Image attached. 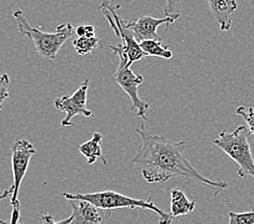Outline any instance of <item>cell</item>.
I'll return each instance as SVG.
<instances>
[{
  "mask_svg": "<svg viewBox=\"0 0 254 224\" xmlns=\"http://www.w3.org/2000/svg\"><path fill=\"white\" fill-rule=\"evenodd\" d=\"M135 132L141 138V144L131 162L140 167L146 182L159 183L175 177H184L210 186L214 190V196L228 187L225 181L210 180L198 173L184 155L186 141H172L163 136L150 134L144 124Z\"/></svg>",
  "mask_w": 254,
  "mask_h": 224,
  "instance_id": "6da1fadb",
  "label": "cell"
},
{
  "mask_svg": "<svg viewBox=\"0 0 254 224\" xmlns=\"http://www.w3.org/2000/svg\"><path fill=\"white\" fill-rule=\"evenodd\" d=\"M12 16L16 22L19 33L34 42L36 52L45 59H56L65 42L75 35V29L70 23L59 25L54 33H47L40 27L32 26L20 9H16Z\"/></svg>",
  "mask_w": 254,
  "mask_h": 224,
  "instance_id": "7a4b0ae2",
  "label": "cell"
},
{
  "mask_svg": "<svg viewBox=\"0 0 254 224\" xmlns=\"http://www.w3.org/2000/svg\"><path fill=\"white\" fill-rule=\"evenodd\" d=\"M247 132L248 127L240 125L233 132H221L217 138L212 140L214 146L222 150L238 165L237 174L243 179L249 176L254 178V157L248 139L250 133Z\"/></svg>",
  "mask_w": 254,
  "mask_h": 224,
  "instance_id": "3957f363",
  "label": "cell"
},
{
  "mask_svg": "<svg viewBox=\"0 0 254 224\" xmlns=\"http://www.w3.org/2000/svg\"><path fill=\"white\" fill-rule=\"evenodd\" d=\"M63 196L65 199H83V201H88L95 205L96 207L105 210H114V209H120V208H130V209H147L152 210L154 213L159 216V223L169 224L171 223L173 218L170 214H167L165 211L161 210L159 207L154 204L152 198H148L146 201L144 199H137L130 196H127L124 194H120L112 190L102 191V192H94V193H86V194H80V193H63Z\"/></svg>",
  "mask_w": 254,
  "mask_h": 224,
  "instance_id": "277c9868",
  "label": "cell"
},
{
  "mask_svg": "<svg viewBox=\"0 0 254 224\" xmlns=\"http://www.w3.org/2000/svg\"><path fill=\"white\" fill-rule=\"evenodd\" d=\"M36 153V149L32 142L26 139H20L16 140L11 148V166L12 176H13V184H12V195L10 197L12 211L9 223L16 224L22 223L21 221V203L19 199L20 187L25 177L27 169L29 166L32 156Z\"/></svg>",
  "mask_w": 254,
  "mask_h": 224,
  "instance_id": "5b68a950",
  "label": "cell"
},
{
  "mask_svg": "<svg viewBox=\"0 0 254 224\" xmlns=\"http://www.w3.org/2000/svg\"><path fill=\"white\" fill-rule=\"evenodd\" d=\"M110 49L119 57L118 67L114 74V81L129 96L131 110H136V116L138 118H141L143 121H147L146 113L149 109V104L142 100L138 96V87L144 82L143 76L136 75L132 71L128 57L120 51L118 46L111 45Z\"/></svg>",
  "mask_w": 254,
  "mask_h": 224,
  "instance_id": "8992f818",
  "label": "cell"
},
{
  "mask_svg": "<svg viewBox=\"0 0 254 224\" xmlns=\"http://www.w3.org/2000/svg\"><path fill=\"white\" fill-rule=\"evenodd\" d=\"M119 8L120 5L114 8L107 1H103L100 4L99 10L107 19L115 35L122 39V45H119L118 47L128 57L129 65L132 66L134 63L140 62L141 59L147 56L141 49L140 42L134 37V34L129 28H127L126 23L123 21V19H120V16L117 13V10Z\"/></svg>",
  "mask_w": 254,
  "mask_h": 224,
  "instance_id": "52a82bcc",
  "label": "cell"
},
{
  "mask_svg": "<svg viewBox=\"0 0 254 224\" xmlns=\"http://www.w3.org/2000/svg\"><path fill=\"white\" fill-rule=\"evenodd\" d=\"M89 83L90 80L86 79L70 96L64 95L62 97L54 99V108L66 113V117L61 121V125L63 127L74 126L71 123V119L76 116H82L84 118H90L92 116V111L87 108Z\"/></svg>",
  "mask_w": 254,
  "mask_h": 224,
  "instance_id": "ba28073f",
  "label": "cell"
},
{
  "mask_svg": "<svg viewBox=\"0 0 254 224\" xmlns=\"http://www.w3.org/2000/svg\"><path fill=\"white\" fill-rule=\"evenodd\" d=\"M72 214L65 220L57 221L56 224H100L111 217V210L96 207L95 205L83 199H68Z\"/></svg>",
  "mask_w": 254,
  "mask_h": 224,
  "instance_id": "9c48e42d",
  "label": "cell"
},
{
  "mask_svg": "<svg viewBox=\"0 0 254 224\" xmlns=\"http://www.w3.org/2000/svg\"><path fill=\"white\" fill-rule=\"evenodd\" d=\"M177 19L171 16H165L162 19H157L153 16H140L136 20L126 23L127 28H129L134 34V37L138 42L149 39H160L157 29L161 25H167L166 32H168L169 25L173 24Z\"/></svg>",
  "mask_w": 254,
  "mask_h": 224,
  "instance_id": "30bf717a",
  "label": "cell"
},
{
  "mask_svg": "<svg viewBox=\"0 0 254 224\" xmlns=\"http://www.w3.org/2000/svg\"><path fill=\"white\" fill-rule=\"evenodd\" d=\"M221 32L232 28V16L238 8L237 0H205Z\"/></svg>",
  "mask_w": 254,
  "mask_h": 224,
  "instance_id": "8fae6325",
  "label": "cell"
},
{
  "mask_svg": "<svg viewBox=\"0 0 254 224\" xmlns=\"http://www.w3.org/2000/svg\"><path fill=\"white\" fill-rule=\"evenodd\" d=\"M102 141L103 136L100 133H93V135L89 141L84 142L78 147V151L86 157L89 165L95 164V162L98 160H101L103 162V164L107 165L105 156L103 155Z\"/></svg>",
  "mask_w": 254,
  "mask_h": 224,
  "instance_id": "7c38bea8",
  "label": "cell"
},
{
  "mask_svg": "<svg viewBox=\"0 0 254 224\" xmlns=\"http://www.w3.org/2000/svg\"><path fill=\"white\" fill-rule=\"evenodd\" d=\"M171 203H170V215L172 218H178L190 215L196 208V202L190 201L185 193L181 189H172L170 192Z\"/></svg>",
  "mask_w": 254,
  "mask_h": 224,
  "instance_id": "4fadbf2b",
  "label": "cell"
},
{
  "mask_svg": "<svg viewBox=\"0 0 254 224\" xmlns=\"http://www.w3.org/2000/svg\"><path fill=\"white\" fill-rule=\"evenodd\" d=\"M141 49L146 54V56L159 57L163 59H171L173 53L170 50V46L162 44L161 39H149L140 42Z\"/></svg>",
  "mask_w": 254,
  "mask_h": 224,
  "instance_id": "5bb4252c",
  "label": "cell"
},
{
  "mask_svg": "<svg viewBox=\"0 0 254 224\" xmlns=\"http://www.w3.org/2000/svg\"><path fill=\"white\" fill-rule=\"evenodd\" d=\"M102 41L94 37H77L74 41H72V45L74 49L79 55H87L94 52L96 49H99Z\"/></svg>",
  "mask_w": 254,
  "mask_h": 224,
  "instance_id": "9a60e30c",
  "label": "cell"
},
{
  "mask_svg": "<svg viewBox=\"0 0 254 224\" xmlns=\"http://www.w3.org/2000/svg\"><path fill=\"white\" fill-rule=\"evenodd\" d=\"M236 114L245 120L248 131H249L251 135L254 136V108H246L244 106H240L236 108Z\"/></svg>",
  "mask_w": 254,
  "mask_h": 224,
  "instance_id": "2e32d148",
  "label": "cell"
},
{
  "mask_svg": "<svg viewBox=\"0 0 254 224\" xmlns=\"http://www.w3.org/2000/svg\"><path fill=\"white\" fill-rule=\"evenodd\" d=\"M229 224H254V210L248 213H229Z\"/></svg>",
  "mask_w": 254,
  "mask_h": 224,
  "instance_id": "e0dca14e",
  "label": "cell"
},
{
  "mask_svg": "<svg viewBox=\"0 0 254 224\" xmlns=\"http://www.w3.org/2000/svg\"><path fill=\"white\" fill-rule=\"evenodd\" d=\"M10 77L7 74L0 75V111L2 110L5 101L10 98Z\"/></svg>",
  "mask_w": 254,
  "mask_h": 224,
  "instance_id": "ac0fdd59",
  "label": "cell"
},
{
  "mask_svg": "<svg viewBox=\"0 0 254 224\" xmlns=\"http://www.w3.org/2000/svg\"><path fill=\"white\" fill-rule=\"evenodd\" d=\"M182 1L183 0H167L163 13L166 16H171L178 20L182 12Z\"/></svg>",
  "mask_w": 254,
  "mask_h": 224,
  "instance_id": "d6986e66",
  "label": "cell"
},
{
  "mask_svg": "<svg viewBox=\"0 0 254 224\" xmlns=\"http://www.w3.org/2000/svg\"><path fill=\"white\" fill-rule=\"evenodd\" d=\"M75 35L77 37H94L95 28L93 25H84L79 24L75 29Z\"/></svg>",
  "mask_w": 254,
  "mask_h": 224,
  "instance_id": "ffe728a7",
  "label": "cell"
},
{
  "mask_svg": "<svg viewBox=\"0 0 254 224\" xmlns=\"http://www.w3.org/2000/svg\"><path fill=\"white\" fill-rule=\"evenodd\" d=\"M40 221L42 222V223H50V224H56L57 223V221L53 219V217L51 216V215H49V214H45V215H42L41 217H40Z\"/></svg>",
  "mask_w": 254,
  "mask_h": 224,
  "instance_id": "44dd1931",
  "label": "cell"
},
{
  "mask_svg": "<svg viewBox=\"0 0 254 224\" xmlns=\"http://www.w3.org/2000/svg\"><path fill=\"white\" fill-rule=\"evenodd\" d=\"M12 192H13V189H12V186L10 187V189L4 190V191L1 193V194H0V202L3 201V199L10 198L11 195H12Z\"/></svg>",
  "mask_w": 254,
  "mask_h": 224,
  "instance_id": "7402d4cb",
  "label": "cell"
}]
</instances>
